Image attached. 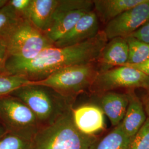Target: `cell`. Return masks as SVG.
I'll list each match as a JSON object with an SVG mask.
<instances>
[{
  "label": "cell",
  "instance_id": "6da1fadb",
  "mask_svg": "<svg viewBox=\"0 0 149 149\" xmlns=\"http://www.w3.org/2000/svg\"><path fill=\"white\" fill-rule=\"evenodd\" d=\"M103 31L82 43L66 47L47 48L34 59L19 61L8 59V74L22 76L30 81L43 80L54 72L71 66L96 63L108 42Z\"/></svg>",
  "mask_w": 149,
  "mask_h": 149
},
{
  "label": "cell",
  "instance_id": "7a4b0ae2",
  "mask_svg": "<svg viewBox=\"0 0 149 149\" xmlns=\"http://www.w3.org/2000/svg\"><path fill=\"white\" fill-rule=\"evenodd\" d=\"M10 95L27 105L42 127L53 124L71 110L74 99L63 96L47 86L31 84L29 82Z\"/></svg>",
  "mask_w": 149,
  "mask_h": 149
},
{
  "label": "cell",
  "instance_id": "3957f363",
  "mask_svg": "<svg viewBox=\"0 0 149 149\" xmlns=\"http://www.w3.org/2000/svg\"><path fill=\"white\" fill-rule=\"evenodd\" d=\"M72 108L40 128L31 140V149H90L97 138L79 131L73 120Z\"/></svg>",
  "mask_w": 149,
  "mask_h": 149
},
{
  "label": "cell",
  "instance_id": "277c9868",
  "mask_svg": "<svg viewBox=\"0 0 149 149\" xmlns=\"http://www.w3.org/2000/svg\"><path fill=\"white\" fill-rule=\"evenodd\" d=\"M1 37L5 41L8 58L19 61L34 59L44 49L54 46L45 32L25 18H21Z\"/></svg>",
  "mask_w": 149,
  "mask_h": 149
},
{
  "label": "cell",
  "instance_id": "5b68a950",
  "mask_svg": "<svg viewBox=\"0 0 149 149\" xmlns=\"http://www.w3.org/2000/svg\"><path fill=\"white\" fill-rule=\"evenodd\" d=\"M99 73L96 63L79 64L59 70L43 80L29 84L47 86L65 97L74 98L90 88Z\"/></svg>",
  "mask_w": 149,
  "mask_h": 149
},
{
  "label": "cell",
  "instance_id": "8992f818",
  "mask_svg": "<svg viewBox=\"0 0 149 149\" xmlns=\"http://www.w3.org/2000/svg\"><path fill=\"white\" fill-rule=\"evenodd\" d=\"M0 119L7 132L31 141L42 127L31 109L11 95L0 97Z\"/></svg>",
  "mask_w": 149,
  "mask_h": 149
},
{
  "label": "cell",
  "instance_id": "52a82bcc",
  "mask_svg": "<svg viewBox=\"0 0 149 149\" xmlns=\"http://www.w3.org/2000/svg\"><path fill=\"white\" fill-rule=\"evenodd\" d=\"M148 77L132 67L117 66L99 72L89 90L93 93L100 95L120 88L129 90L137 88H144Z\"/></svg>",
  "mask_w": 149,
  "mask_h": 149
},
{
  "label": "cell",
  "instance_id": "ba28073f",
  "mask_svg": "<svg viewBox=\"0 0 149 149\" xmlns=\"http://www.w3.org/2000/svg\"><path fill=\"white\" fill-rule=\"evenodd\" d=\"M93 8V1L59 0L53 23L45 33L51 41L56 42Z\"/></svg>",
  "mask_w": 149,
  "mask_h": 149
},
{
  "label": "cell",
  "instance_id": "9c48e42d",
  "mask_svg": "<svg viewBox=\"0 0 149 149\" xmlns=\"http://www.w3.org/2000/svg\"><path fill=\"white\" fill-rule=\"evenodd\" d=\"M149 19V0L125 11L106 24L103 32L109 40L127 38L136 32Z\"/></svg>",
  "mask_w": 149,
  "mask_h": 149
},
{
  "label": "cell",
  "instance_id": "30bf717a",
  "mask_svg": "<svg viewBox=\"0 0 149 149\" xmlns=\"http://www.w3.org/2000/svg\"><path fill=\"white\" fill-rule=\"evenodd\" d=\"M72 118L82 133L95 136L106 127L104 114L98 105L86 104L72 109Z\"/></svg>",
  "mask_w": 149,
  "mask_h": 149
},
{
  "label": "cell",
  "instance_id": "8fae6325",
  "mask_svg": "<svg viewBox=\"0 0 149 149\" xmlns=\"http://www.w3.org/2000/svg\"><path fill=\"white\" fill-rule=\"evenodd\" d=\"M100 21L95 12L88 11L69 32L54 43L58 47L76 45L95 37L100 32Z\"/></svg>",
  "mask_w": 149,
  "mask_h": 149
},
{
  "label": "cell",
  "instance_id": "7c38bea8",
  "mask_svg": "<svg viewBox=\"0 0 149 149\" xmlns=\"http://www.w3.org/2000/svg\"><path fill=\"white\" fill-rule=\"evenodd\" d=\"M128 45L126 39L113 38L107 42L96 61L99 72L124 65L128 62Z\"/></svg>",
  "mask_w": 149,
  "mask_h": 149
},
{
  "label": "cell",
  "instance_id": "4fadbf2b",
  "mask_svg": "<svg viewBox=\"0 0 149 149\" xmlns=\"http://www.w3.org/2000/svg\"><path fill=\"white\" fill-rule=\"evenodd\" d=\"M98 95V106L108 118L112 126H117L122 122L128 108L129 100L128 93L109 91Z\"/></svg>",
  "mask_w": 149,
  "mask_h": 149
},
{
  "label": "cell",
  "instance_id": "5bb4252c",
  "mask_svg": "<svg viewBox=\"0 0 149 149\" xmlns=\"http://www.w3.org/2000/svg\"><path fill=\"white\" fill-rule=\"evenodd\" d=\"M129 100L124 117L120 123L123 132L129 138H132L143 127L147 119L142 101L133 91L128 92Z\"/></svg>",
  "mask_w": 149,
  "mask_h": 149
},
{
  "label": "cell",
  "instance_id": "9a60e30c",
  "mask_svg": "<svg viewBox=\"0 0 149 149\" xmlns=\"http://www.w3.org/2000/svg\"><path fill=\"white\" fill-rule=\"evenodd\" d=\"M59 0H32L27 19L42 32L51 27Z\"/></svg>",
  "mask_w": 149,
  "mask_h": 149
},
{
  "label": "cell",
  "instance_id": "2e32d148",
  "mask_svg": "<svg viewBox=\"0 0 149 149\" xmlns=\"http://www.w3.org/2000/svg\"><path fill=\"white\" fill-rule=\"evenodd\" d=\"M145 0H94L93 8L100 21L106 24L125 11Z\"/></svg>",
  "mask_w": 149,
  "mask_h": 149
},
{
  "label": "cell",
  "instance_id": "e0dca14e",
  "mask_svg": "<svg viewBox=\"0 0 149 149\" xmlns=\"http://www.w3.org/2000/svg\"><path fill=\"white\" fill-rule=\"evenodd\" d=\"M131 138L126 135L120 123L100 139H97L90 149H129Z\"/></svg>",
  "mask_w": 149,
  "mask_h": 149
},
{
  "label": "cell",
  "instance_id": "ac0fdd59",
  "mask_svg": "<svg viewBox=\"0 0 149 149\" xmlns=\"http://www.w3.org/2000/svg\"><path fill=\"white\" fill-rule=\"evenodd\" d=\"M125 39L129 50L128 62L126 64H141L149 59V43L143 42L132 36Z\"/></svg>",
  "mask_w": 149,
  "mask_h": 149
},
{
  "label": "cell",
  "instance_id": "d6986e66",
  "mask_svg": "<svg viewBox=\"0 0 149 149\" xmlns=\"http://www.w3.org/2000/svg\"><path fill=\"white\" fill-rule=\"evenodd\" d=\"M29 81L17 74H0V97L11 95L15 91L26 85Z\"/></svg>",
  "mask_w": 149,
  "mask_h": 149
},
{
  "label": "cell",
  "instance_id": "ffe728a7",
  "mask_svg": "<svg viewBox=\"0 0 149 149\" xmlns=\"http://www.w3.org/2000/svg\"><path fill=\"white\" fill-rule=\"evenodd\" d=\"M0 149H31V141L7 132L0 138Z\"/></svg>",
  "mask_w": 149,
  "mask_h": 149
},
{
  "label": "cell",
  "instance_id": "44dd1931",
  "mask_svg": "<svg viewBox=\"0 0 149 149\" xmlns=\"http://www.w3.org/2000/svg\"><path fill=\"white\" fill-rule=\"evenodd\" d=\"M21 18L23 17L19 16L8 3L0 9V37Z\"/></svg>",
  "mask_w": 149,
  "mask_h": 149
},
{
  "label": "cell",
  "instance_id": "7402d4cb",
  "mask_svg": "<svg viewBox=\"0 0 149 149\" xmlns=\"http://www.w3.org/2000/svg\"><path fill=\"white\" fill-rule=\"evenodd\" d=\"M129 149H149V118L131 139Z\"/></svg>",
  "mask_w": 149,
  "mask_h": 149
},
{
  "label": "cell",
  "instance_id": "603a6c76",
  "mask_svg": "<svg viewBox=\"0 0 149 149\" xmlns=\"http://www.w3.org/2000/svg\"><path fill=\"white\" fill-rule=\"evenodd\" d=\"M32 0H9L8 3L19 16L27 19Z\"/></svg>",
  "mask_w": 149,
  "mask_h": 149
},
{
  "label": "cell",
  "instance_id": "cb8c5ba5",
  "mask_svg": "<svg viewBox=\"0 0 149 149\" xmlns=\"http://www.w3.org/2000/svg\"><path fill=\"white\" fill-rule=\"evenodd\" d=\"M9 58V54L5 40L0 37V74H7L6 64Z\"/></svg>",
  "mask_w": 149,
  "mask_h": 149
},
{
  "label": "cell",
  "instance_id": "d4e9b609",
  "mask_svg": "<svg viewBox=\"0 0 149 149\" xmlns=\"http://www.w3.org/2000/svg\"><path fill=\"white\" fill-rule=\"evenodd\" d=\"M130 36L135 38L145 43L149 44V19L136 32H134Z\"/></svg>",
  "mask_w": 149,
  "mask_h": 149
},
{
  "label": "cell",
  "instance_id": "484cf974",
  "mask_svg": "<svg viewBox=\"0 0 149 149\" xmlns=\"http://www.w3.org/2000/svg\"><path fill=\"white\" fill-rule=\"evenodd\" d=\"M124 66H127L132 67L135 69L141 71L146 76H149V59L146 61H144L141 64L136 65H131V64H125Z\"/></svg>",
  "mask_w": 149,
  "mask_h": 149
},
{
  "label": "cell",
  "instance_id": "4316f807",
  "mask_svg": "<svg viewBox=\"0 0 149 149\" xmlns=\"http://www.w3.org/2000/svg\"><path fill=\"white\" fill-rule=\"evenodd\" d=\"M144 106V110L146 113L147 118H149V95H147L144 97L141 101Z\"/></svg>",
  "mask_w": 149,
  "mask_h": 149
},
{
  "label": "cell",
  "instance_id": "83f0119b",
  "mask_svg": "<svg viewBox=\"0 0 149 149\" xmlns=\"http://www.w3.org/2000/svg\"><path fill=\"white\" fill-rule=\"evenodd\" d=\"M7 133V130H6L5 128L4 127H2L1 125H0V138H1Z\"/></svg>",
  "mask_w": 149,
  "mask_h": 149
},
{
  "label": "cell",
  "instance_id": "f1b7e54d",
  "mask_svg": "<svg viewBox=\"0 0 149 149\" xmlns=\"http://www.w3.org/2000/svg\"><path fill=\"white\" fill-rule=\"evenodd\" d=\"M8 3V0H0V9L5 6Z\"/></svg>",
  "mask_w": 149,
  "mask_h": 149
},
{
  "label": "cell",
  "instance_id": "f546056e",
  "mask_svg": "<svg viewBox=\"0 0 149 149\" xmlns=\"http://www.w3.org/2000/svg\"><path fill=\"white\" fill-rule=\"evenodd\" d=\"M144 88L145 90L146 91L148 95H149V77H148V81H147V82H146V85H145V87H144Z\"/></svg>",
  "mask_w": 149,
  "mask_h": 149
}]
</instances>
